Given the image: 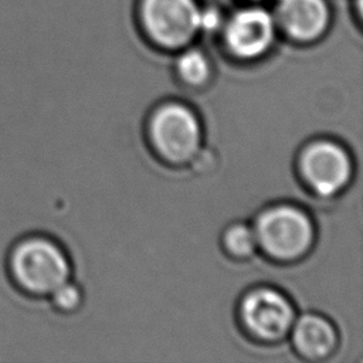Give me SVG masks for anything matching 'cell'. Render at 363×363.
Here are the masks:
<instances>
[{
	"instance_id": "1",
	"label": "cell",
	"mask_w": 363,
	"mask_h": 363,
	"mask_svg": "<svg viewBox=\"0 0 363 363\" xmlns=\"http://www.w3.org/2000/svg\"><path fill=\"white\" fill-rule=\"evenodd\" d=\"M11 271L30 292L48 294L67 282L69 265L64 252L50 240L30 238L11 254Z\"/></svg>"
},
{
	"instance_id": "2",
	"label": "cell",
	"mask_w": 363,
	"mask_h": 363,
	"mask_svg": "<svg viewBox=\"0 0 363 363\" xmlns=\"http://www.w3.org/2000/svg\"><path fill=\"white\" fill-rule=\"evenodd\" d=\"M257 242L274 258L294 259L311 245L313 228L309 217L298 207L282 204L264 211L255 225Z\"/></svg>"
},
{
	"instance_id": "3",
	"label": "cell",
	"mask_w": 363,
	"mask_h": 363,
	"mask_svg": "<svg viewBox=\"0 0 363 363\" xmlns=\"http://www.w3.org/2000/svg\"><path fill=\"white\" fill-rule=\"evenodd\" d=\"M149 132L156 150L170 162H186L200 150V123L182 104L160 106L150 119Z\"/></svg>"
},
{
	"instance_id": "4",
	"label": "cell",
	"mask_w": 363,
	"mask_h": 363,
	"mask_svg": "<svg viewBox=\"0 0 363 363\" xmlns=\"http://www.w3.org/2000/svg\"><path fill=\"white\" fill-rule=\"evenodd\" d=\"M142 14L150 37L164 47H180L200 30L194 0H145Z\"/></svg>"
},
{
	"instance_id": "5",
	"label": "cell",
	"mask_w": 363,
	"mask_h": 363,
	"mask_svg": "<svg viewBox=\"0 0 363 363\" xmlns=\"http://www.w3.org/2000/svg\"><path fill=\"white\" fill-rule=\"evenodd\" d=\"M301 170L316 193L332 196L349 182L352 163L343 147L320 140L308 146L302 153Z\"/></svg>"
},
{
	"instance_id": "6",
	"label": "cell",
	"mask_w": 363,
	"mask_h": 363,
	"mask_svg": "<svg viewBox=\"0 0 363 363\" xmlns=\"http://www.w3.org/2000/svg\"><path fill=\"white\" fill-rule=\"evenodd\" d=\"M241 315L247 328L265 340L282 337L294 322V309L288 299L269 288L248 294L242 301Z\"/></svg>"
},
{
	"instance_id": "7",
	"label": "cell",
	"mask_w": 363,
	"mask_h": 363,
	"mask_svg": "<svg viewBox=\"0 0 363 363\" xmlns=\"http://www.w3.org/2000/svg\"><path fill=\"white\" fill-rule=\"evenodd\" d=\"M272 37V18L261 9H250L237 13L228 23L225 31L228 48L241 58L261 55L269 47Z\"/></svg>"
},
{
	"instance_id": "8",
	"label": "cell",
	"mask_w": 363,
	"mask_h": 363,
	"mask_svg": "<svg viewBox=\"0 0 363 363\" xmlns=\"http://www.w3.org/2000/svg\"><path fill=\"white\" fill-rule=\"evenodd\" d=\"M277 14L286 33L298 40L318 37L328 24L323 0H281Z\"/></svg>"
},
{
	"instance_id": "9",
	"label": "cell",
	"mask_w": 363,
	"mask_h": 363,
	"mask_svg": "<svg viewBox=\"0 0 363 363\" xmlns=\"http://www.w3.org/2000/svg\"><path fill=\"white\" fill-rule=\"evenodd\" d=\"M294 340L296 349L305 356L322 357L333 350L336 332L325 318L305 315L294 328Z\"/></svg>"
},
{
	"instance_id": "10",
	"label": "cell",
	"mask_w": 363,
	"mask_h": 363,
	"mask_svg": "<svg viewBox=\"0 0 363 363\" xmlns=\"http://www.w3.org/2000/svg\"><path fill=\"white\" fill-rule=\"evenodd\" d=\"M177 71L187 84L199 85L207 79L210 67L207 58L200 51L190 50L177 60Z\"/></svg>"
},
{
	"instance_id": "11",
	"label": "cell",
	"mask_w": 363,
	"mask_h": 363,
	"mask_svg": "<svg viewBox=\"0 0 363 363\" xmlns=\"http://www.w3.org/2000/svg\"><path fill=\"white\" fill-rule=\"evenodd\" d=\"M224 244L227 250L237 257H247L252 254L257 245L254 230L245 224H235L225 231Z\"/></svg>"
},
{
	"instance_id": "12",
	"label": "cell",
	"mask_w": 363,
	"mask_h": 363,
	"mask_svg": "<svg viewBox=\"0 0 363 363\" xmlns=\"http://www.w3.org/2000/svg\"><path fill=\"white\" fill-rule=\"evenodd\" d=\"M51 294H52V298H54V302L57 303V306H60L62 309L75 308L81 299L78 288L68 282H64Z\"/></svg>"
},
{
	"instance_id": "13",
	"label": "cell",
	"mask_w": 363,
	"mask_h": 363,
	"mask_svg": "<svg viewBox=\"0 0 363 363\" xmlns=\"http://www.w3.org/2000/svg\"><path fill=\"white\" fill-rule=\"evenodd\" d=\"M220 23V16L216 10H207L204 13L200 11V28L214 30Z\"/></svg>"
}]
</instances>
